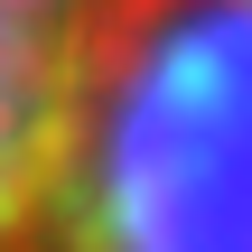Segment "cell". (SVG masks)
I'll return each mask as SVG.
<instances>
[{"label":"cell","instance_id":"1","mask_svg":"<svg viewBox=\"0 0 252 252\" xmlns=\"http://www.w3.org/2000/svg\"><path fill=\"white\" fill-rule=\"evenodd\" d=\"M56 252H252V0H122Z\"/></svg>","mask_w":252,"mask_h":252},{"label":"cell","instance_id":"2","mask_svg":"<svg viewBox=\"0 0 252 252\" xmlns=\"http://www.w3.org/2000/svg\"><path fill=\"white\" fill-rule=\"evenodd\" d=\"M122 0H0V252H56L75 131Z\"/></svg>","mask_w":252,"mask_h":252}]
</instances>
